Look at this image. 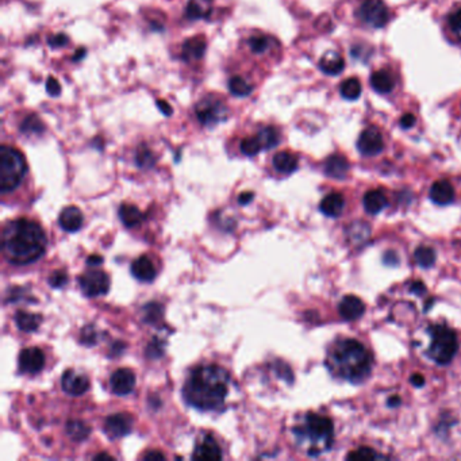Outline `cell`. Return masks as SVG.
<instances>
[{
  "label": "cell",
  "instance_id": "cell-1",
  "mask_svg": "<svg viewBox=\"0 0 461 461\" xmlns=\"http://www.w3.org/2000/svg\"><path fill=\"white\" fill-rule=\"evenodd\" d=\"M46 234L37 222L21 218L4 225L1 231V253L14 265L37 261L46 250Z\"/></svg>",
  "mask_w": 461,
  "mask_h": 461
},
{
  "label": "cell",
  "instance_id": "cell-2",
  "mask_svg": "<svg viewBox=\"0 0 461 461\" xmlns=\"http://www.w3.org/2000/svg\"><path fill=\"white\" fill-rule=\"evenodd\" d=\"M230 376L219 365H201L187 379L183 395L186 402L199 410H217L229 391Z\"/></svg>",
  "mask_w": 461,
  "mask_h": 461
},
{
  "label": "cell",
  "instance_id": "cell-3",
  "mask_svg": "<svg viewBox=\"0 0 461 461\" xmlns=\"http://www.w3.org/2000/svg\"><path fill=\"white\" fill-rule=\"evenodd\" d=\"M329 368L338 378L359 385L371 375V353L358 340H341L329 353Z\"/></svg>",
  "mask_w": 461,
  "mask_h": 461
},
{
  "label": "cell",
  "instance_id": "cell-4",
  "mask_svg": "<svg viewBox=\"0 0 461 461\" xmlns=\"http://www.w3.org/2000/svg\"><path fill=\"white\" fill-rule=\"evenodd\" d=\"M296 444L308 456H320L333 445L334 427L330 418L308 412L294 427Z\"/></svg>",
  "mask_w": 461,
  "mask_h": 461
},
{
  "label": "cell",
  "instance_id": "cell-5",
  "mask_svg": "<svg viewBox=\"0 0 461 461\" xmlns=\"http://www.w3.org/2000/svg\"><path fill=\"white\" fill-rule=\"evenodd\" d=\"M27 164L25 157L11 146L0 148V191L11 193L25 178Z\"/></svg>",
  "mask_w": 461,
  "mask_h": 461
},
{
  "label": "cell",
  "instance_id": "cell-6",
  "mask_svg": "<svg viewBox=\"0 0 461 461\" xmlns=\"http://www.w3.org/2000/svg\"><path fill=\"white\" fill-rule=\"evenodd\" d=\"M427 332L430 338L427 356L440 365H447L457 353V335L445 325H433Z\"/></svg>",
  "mask_w": 461,
  "mask_h": 461
},
{
  "label": "cell",
  "instance_id": "cell-7",
  "mask_svg": "<svg viewBox=\"0 0 461 461\" xmlns=\"http://www.w3.org/2000/svg\"><path fill=\"white\" fill-rule=\"evenodd\" d=\"M195 114L202 125L214 126L225 122L229 116V107L222 99L216 96H206L195 106Z\"/></svg>",
  "mask_w": 461,
  "mask_h": 461
},
{
  "label": "cell",
  "instance_id": "cell-8",
  "mask_svg": "<svg viewBox=\"0 0 461 461\" xmlns=\"http://www.w3.org/2000/svg\"><path fill=\"white\" fill-rule=\"evenodd\" d=\"M83 294L88 298H95L107 294L110 288V278L106 272L101 269H91L83 273L78 279Z\"/></svg>",
  "mask_w": 461,
  "mask_h": 461
},
{
  "label": "cell",
  "instance_id": "cell-9",
  "mask_svg": "<svg viewBox=\"0 0 461 461\" xmlns=\"http://www.w3.org/2000/svg\"><path fill=\"white\" fill-rule=\"evenodd\" d=\"M359 16L364 24L379 29L388 22L390 13L383 0H364L360 6Z\"/></svg>",
  "mask_w": 461,
  "mask_h": 461
},
{
  "label": "cell",
  "instance_id": "cell-10",
  "mask_svg": "<svg viewBox=\"0 0 461 461\" xmlns=\"http://www.w3.org/2000/svg\"><path fill=\"white\" fill-rule=\"evenodd\" d=\"M133 417L128 412H118L106 418L104 432L106 435L116 440L121 437L128 436L133 429Z\"/></svg>",
  "mask_w": 461,
  "mask_h": 461
},
{
  "label": "cell",
  "instance_id": "cell-11",
  "mask_svg": "<svg viewBox=\"0 0 461 461\" xmlns=\"http://www.w3.org/2000/svg\"><path fill=\"white\" fill-rule=\"evenodd\" d=\"M19 371L27 375H37L45 367V355L39 348H26L18 359Z\"/></svg>",
  "mask_w": 461,
  "mask_h": 461
},
{
  "label": "cell",
  "instance_id": "cell-12",
  "mask_svg": "<svg viewBox=\"0 0 461 461\" xmlns=\"http://www.w3.org/2000/svg\"><path fill=\"white\" fill-rule=\"evenodd\" d=\"M358 148L360 153L364 156H375L380 153L385 148V141L380 131L375 128H365L360 134Z\"/></svg>",
  "mask_w": 461,
  "mask_h": 461
},
{
  "label": "cell",
  "instance_id": "cell-13",
  "mask_svg": "<svg viewBox=\"0 0 461 461\" xmlns=\"http://www.w3.org/2000/svg\"><path fill=\"white\" fill-rule=\"evenodd\" d=\"M61 385L68 395L80 397L90 388V380L83 373H78L74 370H66L61 378Z\"/></svg>",
  "mask_w": 461,
  "mask_h": 461
},
{
  "label": "cell",
  "instance_id": "cell-14",
  "mask_svg": "<svg viewBox=\"0 0 461 461\" xmlns=\"http://www.w3.org/2000/svg\"><path fill=\"white\" fill-rule=\"evenodd\" d=\"M134 385H136V375L128 368H121L114 372L110 378V387L113 392L119 397L128 395L134 390Z\"/></svg>",
  "mask_w": 461,
  "mask_h": 461
},
{
  "label": "cell",
  "instance_id": "cell-15",
  "mask_svg": "<svg viewBox=\"0 0 461 461\" xmlns=\"http://www.w3.org/2000/svg\"><path fill=\"white\" fill-rule=\"evenodd\" d=\"M196 460H221L222 450L219 448L218 442L211 435H206L195 447L193 455Z\"/></svg>",
  "mask_w": 461,
  "mask_h": 461
},
{
  "label": "cell",
  "instance_id": "cell-16",
  "mask_svg": "<svg viewBox=\"0 0 461 461\" xmlns=\"http://www.w3.org/2000/svg\"><path fill=\"white\" fill-rule=\"evenodd\" d=\"M338 311H340V315L345 320H358L363 317L365 311V305L358 296L348 295L340 302Z\"/></svg>",
  "mask_w": 461,
  "mask_h": 461
},
{
  "label": "cell",
  "instance_id": "cell-17",
  "mask_svg": "<svg viewBox=\"0 0 461 461\" xmlns=\"http://www.w3.org/2000/svg\"><path fill=\"white\" fill-rule=\"evenodd\" d=\"M206 49H207V44H206L205 37L198 36L184 41L181 56L187 63H193L203 59Z\"/></svg>",
  "mask_w": 461,
  "mask_h": 461
},
{
  "label": "cell",
  "instance_id": "cell-18",
  "mask_svg": "<svg viewBox=\"0 0 461 461\" xmlns=\"http://www.w3.org/2000/svg\"><path fill=\"white\" fill-rule=\"evenodd\" d=\"M131 273L136 279L141 282H152L157 275L153 261L148 256L138 257L131 264Z\"/></svg>",
  "mask_w": 461,
  "mask_h": 461
},
{
  "label": "cell",
  "instance_id": "cell-19",
  "mask_svg": "<svg viewBox=\"0 0 461 461\" xmlns=\"http://www.w3.org/2000/svg\"><path fill=\"white\" fill-rule=\"evenodd\" d=\"M430 199L436 205L445 206L452 203L455 199V190L452 184L447 180L436 181L430 188Z\"/></svg>",
  "mask_w": 461,
  "mask_h": 461
},
{
  "label": "cell",
  "instance_id": "cell-20",
  "mask_svg": "<svg viewBox=\"0 0 461 461\" xmlns=\"http://www.w3.org/2000/svg\"><path fill=\"white\" fill-rule=\"evenodd\" d=\"M60 226L64 229L65 231L74 233L77 231L81 226H83V214L81 211L75 207V206H69L65 207L64 210L60 214Z\"/></svg>",
  "mask_w": 461,
  "mask_h": 461
},
{
  "label": "cell",
  "instance_id": "cell-21",
  "mask_svg": "<svg viewBox=\"0 0 461 461\" xmlns=\"http://www.w3.org/2000/svg\"><path fill=\"white\" fill-rule=\"evenodd\" d=\"M344 65H345V61H344L343 56L334 51L325 53L320 60V71L325 72L326 75H332V76L341 74L344 71Z\"/></svg>",
  "mask_w": 461,
  "mask_h": 461
},
{
  "label": "cell",
  "instance_id": "cell-22",
  "mask_svg": "<svg viewBox=\"0 0 461 461\" xmlns=\"http://www.w3.org/2000/svg\"><path fill=\"white\" fill-rule=\"evenodd\" d=\"M344 196L340 193H329L328 196H325L320 202V211L326 216V217H332V218H337L343 214L344 210Z\"/></svg>",
  "mask_w": 461,
  "mask_h": 461
},
{
  "label": "cell",
  "instance_id": "cell-23",
  "mask_svg": "<svg viewBox=\"0 0 461 461\" xmlns=\"http://www.w3.org/2000/svg\"><path fill=\"white\" fill-rule=\"evenodd\" d=\"M349 171V163L344 156L334 154L325 163V173L333 179H344Z\"/></svg>",
  "mask_w": 461,
  "mask_h": 461
},
{
  "label": "cell",
  "instance_id": "cell-24",
  "mask_svg": "<svg viewBox=\"0 0 461 461\" xmlns=\"http://www.w3.org/2000/svg\"><path fill=\"white\" fill-rule=\"evenodd\" d=\"M213 11V0H188L186 15L188 19H206Z\"/></svg>",
  "mask_w": 461,
  "mask_h": 461
},
{
  "label": "cell",
  "instance_id": "cell-25",
  "mask_svg": "<svg viewBox=\"0 0 461 461\" xmlns=\"http://www.w3.org/2000/svg\"><path fill=\"white\" fill-rule=\"evenodd\" d=\"M15 323L18 326V329L21 332H25V333H31V332H36L42 322V318L39 314H33V313H27V311H24V310H19L16 314H15Z\"/></svg>",
  "mask_w": 461,
  "mask_h": 461
},
{
  "label": "cell",
  "instance_id": "cell-26",
  "mask_svg": "<svg viewBox=\"0 0 461 461\" xmlns=\"http://www.w3.org/2000/svg\"><path fill=\"white\" fill-rule=\"evenodd\" d=\"M363 205H364V208H365L367 213L379 214L387 206V198H385V193H382V191H378V190L373 191L372 190V191H368L364 195Z\"/></svg>",
  "mask_w": 461,
  "mask_h": 461
},
{
  "label": "cell",
  "instance_id": "cell-27",
  "mask_svg": "<svg viewBox=\"0 0 461 461\" xmlns=\"http://www.w3.org/2000/svg\"><path fill=\"white\" fill-rule=\"evenodd\" d=\"M371 86L379 93H388L394 90L395 80L387 71H378L371 76Z\"/></svg>",
  "mask_w": 461,
  "mask_h": 461
},
{
  "label": "cell",
  "instance_id": "cell-28",
  "mask_svg": "<svg viewBox=\"0 0 461 461\" xmlns=\"http://www.w3.org/2000/svg\"><path fill=\"white\" fill-rule=\"evenodd\" d=\"M273 167L280 173H293L298 168V157L291 152H279L273 156Z\"/></svg>",
  "mask_w": 461,
  "mask_h": 461
},
{
  "label": "cell",
  "instance_id": "cell-29",
  "mask_svg": "<svg viewBox=\"0 0 461 461\" xmlns=\"http://www.w3.org/2000/svg\"><path fill=\"white\" fill-rule=\"evenodd\" d=\"M119 218L126 228H134L141 222L143 216L137 206L123 203L119 207Z\"/></svg>",
  "mask_w": 461,
  "mask_h": 461
},
{
  "label": "cell",
  "instance_id": "cell-30",
  "mask_svg": "<svg viewBox=\"0 0 461 461\" xmlns=\"http://www.w3.org/2000/svg\"><path fill=\"white\" fill-rule=\"evenodd\" d=\"M66 433L74 441L81 442L91 435L90 426L83 421H69L66 423Z\"/></svg>",
  "mask_w": 461,
  "mask_h": 461
},
{
  "label": "cell",
  "instance_id": "cell-31",
  "mask_svg": "<svg viewBox=\"0 0 461 461\" xmlns=\"http://www.w3.org/2000/svg\"><path fill=\"white\" fill-rule=\"evenodd\" d=\"M258 140H260V143L263 146V149H272L275 148L279 141H280V134L279 131L272 126H267V128H263L258 134H257Z\"/></svg>",
  "mask_w": 461,
  "mask_h": 461
},
{
  "label": "cell",
  "instance_id": "cell-32",
  "mask_svg": "<svg viewBox=\"0 0 461 461\" xmlns=\"http://www.w3.org/2000/svg\"><path fill=\"white\" fill-rule=\"evenodd\" d=\"M229 90H230L233 95L240 96V98H245V96H249L253 92V87L243 77L234 76L229 80Z\"/></svg>",
  "mask_w": 461,
  "mask_h": 461
},
{
  "label": "cell",
  "instance_id": "cell-33",
  "mask_svg": "<svg viewBox=\"0 0 461 461\" xmlns=\"http://www.w3.org/2000/svg\"><path fill=\"white\" fill-rule=\"evenodd\" d=\"M414 258L420 267L429 268L436 263V252L429 246H420L414 253Z\"/></svg>",
  "mask_w": 461,
  "mask_h": 461
},
{
  "label": "cell",
  "instance_id": "cell-34",
  "mask_svg": "<svg viewBox=\"0 0 461 461\" xmlns=\"http://www.w3.org/2000/svg\"><path fill=\"white\" fill-rule=\"evenodd\" d=\"M349 238L352 243H363L370 238L371 235V229L365 222H356L353 225H350L349 228Z\"/></svg>",
  "mask_w": 461,
  "mask_h": 461
},
{
  "label": "cell",
  "instance_id": "cell-35",
  "mask_svg": "<svg viewBox=\"0 0 461 461\" xmlns=\"http://www.w3.org/2000/svg\"><path fill=\"white\" fill-rule=\"evenodd\" d=\"M340 91H341V95L348 101H356L361 95V84L358 78L352 77L341 84Z\"/></svg>",
  "mask_w": 461,
  "mask_h": 461
},
{
  "label": "cell",
  "instance_id": "cell-36",
  "mask_svg": "<svg viewBox=\"0 0 461 461\" xmlns=\"http://www.w3.org/2000/svg\"><path fill=\"white\" fill-rule=\"evenodd\" d=\"M136 163L138 167L143 168V169L153 167L154 163H156L153 152L146 145H141L136 154Z\"/></svg>",
  "mask_w": 461,
  "mask_h": 461
},
{
  "label": "cell",
  "instance_id": "cell-37",
  "mask_svg": "<svg viewBox=\"0 0 461 461\" xmlns=\"http://www.w3.org/2000/svg\"><path fill=\"white\" fill-rule=\"evenodd\" d=\"M45 128V125L41 122L37 116H26L21 125V131L25 134H41Z\"/></svg>",
  "mask_w": 461,
  "mask_h": 461
},
{
  "label": "cell",
  "instance_id": "cell-38",
  "mask_svg": "<svg viewBox=\"0 0 461 461\" xmlns=\"http://www.w3.org/2000/svg\"><path fill=\"white\" fill-rule=\"evenodd\" d=\"M240 149H241V152H243V154H245V156L253 157V156H256V154L263 149V146H261V143H260L258 137H257V136H253V137H246V138H243V141H241V145H240Z\"/></svg>",
  "mask_w": 461,
  "mask_h": 461
},
{
  "label": "cell",
  "instance_id": "cell-39",
  "mask_svg": "<svg viewBox=\"0 0 461 461\" xmlns=\"http://www.w3.org/2000/svg\"><path fill=\"white\" fill-rule=\"evenodd\" d=\"M378 457H380V456H379L373 449L367 448V447L358 449V450H353V452H350V453L346 456V459H348V460L355 461L375 460V459H378Z\"/></svg>",
  "mask_w": 461,
  "mask_h": 461
},
{
  "label": "cell",
  "instance_id": "cell-40",
  "mask_svg": "<svg viewBox=\"0 0 461 461\" xmlns=\"http://www.w3.org/2000/svg\"><path fill=\"white\" fill-rule=\"evenodd\" d=\"M142 311H143V320L148 323L157 322L163 315V308L158 303H148L142 308Z\"/></svg>",
  "mask_w": 461,
  "mask_h": 461
},
{
  "label": "cell",
  "instance_id": "cell-41",
  "mask_svg": "<svg viewBox=\"0 0 461 461\" xmlns=\"http://www.w3.org/2000/svg\"><path fill=\"white\" fill-rule=\"evenodd\" d=\"M249 48L250 51L253 53H257V54H261L264 51H267L269 48V39L260 34V36H253L249 39Z\"/></svg>",
  "mask_w": 461,
  "mask_h": 461
},
{
  "label": "cell",
  "instance_id": "cell-42",
  "mask_svg": "<svg viewBox=\"0 0 461 461\" xmlns=\"http://www.w3.org/2000/svg\"><path fill=\"white\" fill-rule=\"evenodd\" d=\"M68 282V276L63 270H57L54 273H51L49 278V284L53 288H61Z\"/></svg>",
  "mask_w": 461,
  "mask_h": 461
},
{
  "label": "cell",
  "instance_id": "cell-43",
  "mask_svg": "<svg viewBox=\"0 0 461 461\" xmlns=\"http://www.w3.org/2000/svg\"><path fill=\"white\" fill-rule=\"evenodd\" d=\"M81 343L84 345H93L96 343V332L92 326H87L81 332Z\"/></svg>",
  "mask_w": 461,
  "mask_h": 461
},
{
  "label": "cell",
  "instance_id": "cell-44",
  "mask_svg": "<svg viewBox=\"0 0 461 461\" xmlns=\"http://www.w3.org/2000/svg\"><path fill=\"white\" fill-rule=\"evenodd\" d=\"M449 27L453 33L461 37V9L449 16Z\"/></svg>",
  "mask_w": 461,
  "mask_h": 461
},
{
  "label": "cell",
  "instance_id": "cell-45",
  "mask_svg": "<svg viewBox=\"0 0 461 461\" xmlns=\"http://www.w3.org/2000/svg\"><path fill=\"white\" fill-rule=\"evenodd\" d=\"M46 91L51 96H59L61 93V84L56 77L49 76L46 80Z\"/></svg>",
  "mask_w": 461,
  "mask_h": 461
},
{
  "label": "cell",
  "instance_id": "cell-46",
  "mask_svg": "<svg viewBox=\"0 0 461 461\" xmlns=\"http://www.w3.org/2000/svg\"><path fill=\"white\" fill-rule=\"evenodd\" d=\"M163 355V346H161V341L158 338H153V343H151L148 346V356L156 359L160 358Z\"/></svg>",
  "mask_w": 461,
  "mask_h": 461
},
{
  "label": "cell",
  "instance_id": "cell-47",
  "mask_svg": "<svg viewBox=\"0 0 461 461\" xmlns=\"http://www.w3.org/2000/svg\"><path fill=\"white\" fill-rule=\"evenodd\" d=\"M68 42H69V39L64 33L56 34V36H53V37L48 39V44H49L51 48H63Z\"/></svg>",
  "mask_w": 461,
  "mask_h": 461
},
{
  "label": "cell",
  "instance_id": "cell-48",
  "mask_svg": "<svg viewBox=\"0 0 461 461\" xmlns=\"http://www.w3.org/2000/svg\"><path fill=\"white\" fill-rule=\"evenodd\" d=\"M145 460H166V455L160 450H149L143 455Z\"/></svg>",
  "mask_w": 461,
  "mask_h": 461
},
{
  "label": "cell",
  "instance_id": "cell-49",
  "mask_svg": "<svg viewBox=\"0 0 461 461\" xmlns=\"http://www.w3.org/2000/svg\"><path fill=\"white\" fill-rule=\"evenodd\" d=\"M157 107L160 108V111H161L164 116H172V113H173V110H172L171 104H169L167 101H164V99L157 101Z\"/></svg>",
  "mask_w": 461,
  "mask_h": 461
},
{
  "label": "cell",
  "instance_id": "cell-50",
  "mask_svg": "<svg viewBox=\"0 0 461 461\" xmlns=\"http://www.w3.org/2000/svg\"><path fill=\"white\" fill-rule=\"evenodd\" d=\"M415 125V116L412 114H406L400 118V126L403 128H410Z\"/></svg>",
  "mask_w": 461,
  "mask_h": 461
},
{
  "label": "cell",
  "instance_id": "cell-51",
  "mask_svg": "<svg viewBox=\"0 0 461 461\" xmlns=\"http://www.w3.org/2000/svg\"><path fill=\"white\" fill-rule=\"evenodd\" d=\"M253 198H255V193H243L240 196H238V203L240 205H248V203H250L252 201H253Z\"/></svg>",
  "mask_w": 461,
  "mask_h": 461
},
{
  "label": "cell",
  "instance_id": "cell-52",
  "mask_svg": "<svg viewBox=\"0 0 461 461\" xmlns=\"http://www.w3.org/2000/svg\"><path fill=\"white\" fill-rule=\"evenodd\" d=\"M410 382L414 387H423L425 385V378L421 373H414L411 376Z\"/></svg>",
  "mask_w": 461,
  "mask_h": 461
},
{
  "label": "cell",
  "instance_id": "cell-53",
  "mask_svg": "<svg viewBox=\"0 0 461 461\" xmlns=\"http://www.w3.org/2000/svg\"><path fill=\"white\" fill-rule=\"evenodd\" d=\"M410 291L411 293H414V294L422 295L423 293L426 291V288H425V285H423V283L415 282L411 284Z\"/></svg>",
  "mask_w": 461,
  "mask_h": 461
},
{
  "label": "cell",
  "instance_id": "cell-54",
  "mask_svg": "<svg viewBox=\"0 0 461 461\" xmlns=\"http://www.w3.org/2000/svg\"><path fill=\"white\" fill-rule=\"evenodd\" d=\"M102 263L103 257L99 256V255H92V256L87 258V264H88L90 267H98V265H101Z\"/></svg>",
  "mask_w": 461,
  "mask_h": 461
},
{
  "label": "cell",
  "instance_id": "cell-55",
  "mask_svg": "<svg viewBox=\"0 0 461 461\" xmlns=\"http://www.w3.org/2000/svg\"><path fill=\"white\" fill-rule=\"evenodd\" d=\"M385 263L387 265H395L397 263V253H394V252H391V250H390V252H387L385 256Z\"/></svg>",
  "mask_w": 461,
  "mask_h": 461
},
{
  "label": "cell",
  "instance_id": "cell-56",
  "mask_svg": "<svg viewBox=\"0 0 461 461\" xmlns=\"http://www.w3.org/2000/svg\"><path fill=\"white\" fill-rule=\"evenodd\" d=\"M93 460H114V457L108 453H98L93 456Z\"/></svg>",
  "mask_w": 461,
  "mask_h": 461
},
{
  "label": "cell",
  "instance_id": "cell-57",
  "mask_svg": "<svg viewBox=\"0 0 461 461\" xmlns=\"http://www.w3.org/2000/svg\"><path fill=\"white\" fill-rule=\"evenodd\" d=\"M399 405H400V397H397V395L388 400V406H391V407H397Z\"/></svg>",
  "mask_w": 461,
  "mask_h": 461
},
{
  "label": "cell",
  "instance_id": "cell-58",
  "mask_svg": "<svg viewBox=\"0 0 461 461\" xmlns=\"http://www.w3.org/2000/svg\"><path fill=\"white\" fill-rule=\"evenodd\" d=\"M84 54H86V49H80V51H77V53H75V57H74V60H81L83 57H84Z\"/></svg>",
  "mask_w": 461,
  "mask_h": 461
}]
</instances>
